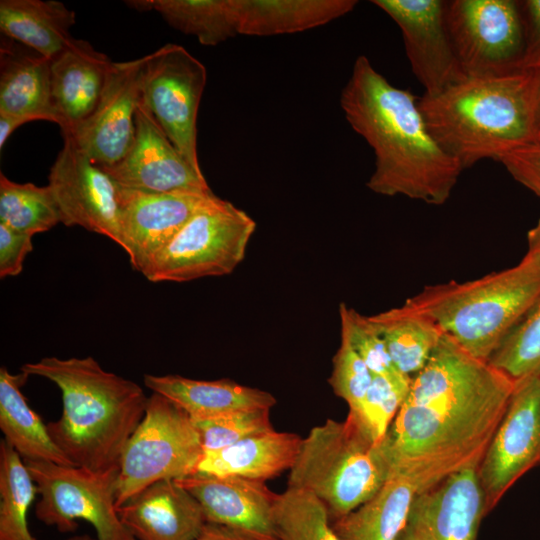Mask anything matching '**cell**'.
I'll return each mask as SVG.
<instances>
[{
    "mask_svg": "<svg viewBox=\"0 0 540 540\" xmlns=\"http://www.w3.org/2000/svg\"><path fill=\"white\" fill-rule=\"evenodd\" d=\"M29 375L0 368V429L24 461H46L74 466L54 443L47 424L29 406L21 388Z\"/></svg>",
    "mask_w": 540,
    "mask_h": 540,
    "instance_id": "obj_27",
    "label": "cell"
},
{
    "mask_svg": "<svg viewBox=\"0 0 540 540\" xmlns=\"http://www.w3.org/2000/svg\"><path fill=\"white\" fill-rule=\"evenodd\" d=\"M194 540H265L253 533L224 525L206 523Z\"/></svg>",
    "mask_w": 540,
    "mask_h": 540,
    "instance_id": "obj_42",
    "label": "cell"
},
{
    "mask_svg": "<svg viewBox=\"0 0 540 540\" xmlns=\"http://www.w3.org/2000/svg\"><path fill=\"white\" fill-rule=\"evenodd\" d=\"M540 462V374L516 381L507 410L477 470L488 510Z\"/></svg>",
    "mask_w": 540,
    "mask_h": 540,
    "instance_id": "obj_13",
    "label": "cell"
},
{
    "mask_svg": "<svg viewBox=\"0 0 540 540\" xmlns=\"http://www.w3.org/2000/svg\"><path fill=\"white\" fill-rule=\"evenodd\" d=\"M368 317L383 337L396 370L410 377L423 369L444 334L405 303Z\"/></svg>",
    "mask_w": 540,
    "mask_h": 540,
    "instance_id": "obj_29",
    "label": "cell"
},
{
    "mask_svg": "<svg viewBox=\"0 0 540 540\" xmlns=\"http://www.w3.org/2000/svg\"><path fill=\"white\" fill-rule=\"evenodd\" d=\"M24 463L40 495L35 506L39 521L67 533L77 529L80 519L95 528L97 540H136L117 513L119 465L92 471L46 461Z\"/></svg>",
    "mask_w": 540,
    "mask_h": 540,
    "instance_id": "obj_9",
    "label": "cell"
},
{
    "mask_svg": "<svg viewBox=\"0 0 540 540\" xmlns=\"http://www.w3.org/2000/svg\"><path fill=\"white\" fill-rule=\"evenodd\" d=\"M240 35L291 34L327 24L351 12L355 0H234Z\"/></svg>",
    "mask_w": 540,
    "mask_h": 540,
    "instance_id": "obj_25",
    "label": "cell"
},
{
    "mask_svg": "<svg viewBox=\"0 0 540 540\" xmlns=\"http://www.w3.org/2000/svg\"><path fill=\"white\" fill-rule=\"evenodd\" d=\"M419 107L432 136L463 169L499 160L536 136L530 74L467 77Z\"/></svg>",
    "mask_w": 540,
    "mask_h": 540,
    "instance_id": "obj_4",
    "label": "cell"
},
{
    "mask_svg": "<svg viewBox=\"0 0 540 540\" xmlns=\"http://www.w3.org/2000/svg\"><path fill=\"white\" fill-rule=\"evenodd\" d=\"M38 494L23 459L0 441V540H36L28 526L29 508Z\"/></svg>",
    "mask_w": 540,
    "mask_h": 540,
    "instance_id": "obj_31",
    "label": "cell"
},
{
    "mask_svg": "<svg viewBox=\"0 0 540 540\" xmlns=\"http://www.w3.org/2000/svg\"><path fill=\"white\" fill-rule=\"evenodd\" d=\"M113 61L89 42L75 39L51 60V94L62 135L95 110Z\"/></svg>",
    "mask_w": 540,
    "mask_h": 540,
    "instance_id": "obj_21",
    "label": "cell"
},
{
    "mask_svg": "<svg viewBox=\"0 0 540 540\" xmlns=\"http://www.w3.org/2000/svg\"><path fill=\"white\" fill-rule=\"evenodd\" d=\"M32 235L0 223V277H14L23 269L26 256L32 251Z\"/></svg>",
    "mask_w": 540,
    "mask_h": 540,
    "instance_id": "obj_40",
    "label": "cell"
},
{
    "mask_svg": "<svg viewBox=\"0 0 540 540\" xmlns=\"http://www.w3.org/2000/svg\"><path fill=\"white\" fill-rule=\"evenodd\" d=\"M202 455L191 417L168 398L152 393L119 460L116 507L157 481L195 474Z\"/></svg>",
    "mask_w": 540,
    "mask_h": 540,
    "instance_id": "obj_8",
    "label": "cell"
},
{
    "mask_svg": "<svg viewBox=\"0 0 540 540\" xmlns=\"http://www.w3.org/2000/svg\"><path fill=\"white\" fill-rule=\"evenodd\" d=\"M270 410L241 409L213 417L192 419L201 440L203 452L231 446L252 435L274 430Z\"/></svg>",
    "mask_w": 540,
    "mask_h": 540,
    "instance_id": "obj_36",
    "label": "cell"
},
{
    "mask_svg": "<svg viewBox=\"0 0 540 540\" xmlns=\"http://www.w3.org/2000/svg\"><path fill=\"white\" fill-rule=\"evenodd\" d=\"M516 386L443 334L386 435L391 472L423 492L478 470Z\"/></svg>",
    "mask_w": 540,
    "mask_h": 540,
    "instance_id": "obj_1",
    "label": "cell"
},
{
    "mask_svg": "<svg viewBox=\"0 0 540 540\" xmlns=\"http://www.w3.org/2000/svg\"><path fill=\"white\" fill-rule=\"evenodd\" d=\"M525 31V50L521 70L540 63V0L519 2Z\"/></svg>",
    "mask_w": 540,
    "mask_h": 540,
    "instance_id": "obj_41",
    "label": "cell"
},
{
    "mask_svg": "<svg viewBox=\"0 0 540 540\" xmlns=\"http://www.w3.org/2000/svg\"><path fill=\"white\" fill-rule=\"evenodd\" d=\"M487 511L477 470H464L417 494L397 540H476Z\"/></svg>",
    "mask_w": 540,
    "mask_h": 540,
    "instance_id": "obj_18",
    "label": "cell"
},
{
    "mask_svg": "<svg viewBox=\"0 0 540 540\" xmlns=\"http://www.w3.org/2000/svg\"><path fill=\"white\" fill-rule=\"evenodd\" d=\"M51 60L1 45L0 114L57 124L51 94Z\"/></svg>",
    "mask_w": 540,
    "mask_h": 540,
    "instance_id": "obj_24",
    "label": "cell"
},
{
    "mask_svg": "<svg viewBox=\"0 0 540 540\" xmlns=\"http://www.w3.org/2000/svg\"><path fill=\"white\" fill-rule=\"evenodd\" d=\"M274 531L276 540H342L323 502L313 493L294 487L278 494Z\"/></svg>",
    "mask_w": 540,
    "mask_h": 540,
    "instance_id": "obj_33",
    "label": "cell"
},
{
    "mask_svg": "<svg viewBox=\"0 0 540 540\" xmlns=\"http://www.w3.org/2000/svg\"><path fill=\"white\" fill-rule=\"evenodd\" d=\"M332 363L328 382L333 392L347 403L349 411H356L370 387L373 374L344 339H341Z\"/></svg>",
    "mask_w": 540,
    "mask_h": 540,
    "instance_id": "obj_38",
    "label": "cell"
},
{
    "mask_svg": "<svg viewBox=\"0 0 540 540\" xmlns=\"http://www.w3.org/2000/svg\"><path fill=\"white\" fill-rule=\"evenodd\" d=\"M402 32L406 55L424 95L433 96L467 78L448 30L447 1L373 0Z\"/></svg>",
    "mask_w": 540,
    "mask_h": 540,
    "instance_id": "obj_14",
    "label": "cell"
},
{
    "mask_svg": "<svg viewBox=\"0 0 540 540\" xmlns=\"http://www.w3.org/2000/svg\"><path fill=\"white\" fill-rule=\"evenodd\" d=\"M176 481L200 503L207 523L276 540L274 507L278 497L265 481L240 476L193 474Z\"/></svg>",
    "mask_w": 540,
    "mask_h": 540,
    "instance_id": "obj_19",
    "label": "cell"
},
{
    "mask_svg": "<svg viewBox=\"0 0 540 540\" xmlns=\"http://www.w3.org/2000/svg\"><path fill=\"white\" fill-rule=\"evenodd\" d=\"M419 493L407 478L390 473L364 504L332 522L342 540H397Z\"/></svg>",
    "mask_w": 540,
    "mask_h": 540,
    "instance_id": "obj_28",
    "label": "cell"
},
{
    "mask_svg": "<svg viewBox=\"0 0 540 540\" xmlns=\"http://www.w3.org/2000/svg\"><path fill=\"white\" fill-rule=\"evenodd\" d=\"M117 513L136 540H194L207 523L200 503L174 479L151 484Z\"/></svg>",
    "mask_w": 540,
    "mask_h": 540,
    "instance_id": "obj_20",
    "label": "cell"
},
{
    "mask_svg": "<svg viewBox=\"0 0 540 540\" xmlns=\"http://www.w3.org/2000/svg\"><path fill=\"white\" fill-rule=\"evenodd\" d=\"M138 11H155L174 29L192 35L202 45L215 46L240 35L234 0H135Z\"/></svg>",
    "mask_w": 540,
    "mask_h": 540,
    "instance_id": "obj_30",
    "label": "cell"
},
{
    "mask_svg": "<svg viewBox=\"0 0 540 540\" xmlns=\"http://www.w3.org/2000/svg\"><path fill=\"white\" fill-rule=\"evenodd\" d=\"M63 137L64 145L51 167L48 184L61 223L80 226L119 245L121 186L79 148L72 136Z\"/></svg>",
    "mask_w": 540,
    "mask_h": 540,
    "instance_id": "obj_12",
    "label": "cell"
},
{
    "mask_svg": "<svg viewBox=\"0 0 540 540\" xmlns=\"http://www.w3.org/2000/svg\"><path fill=\"white\" fill-rule=\"evenodd\" d=\"M390 472L386 437L374 441L348 412L344 421L327 419L302 439L288 487L313 493L333 522L372 498Z\"/></svg>",
    "mask_w": 540,
    "mask_h": 540,
    "instance_id": "obj_6",
    "label": "cell"
},
{
    "mask_svg": "<svg viewBox=\"0 0 540 540\" xmlns=\"http://www.w3.org/2000/svg\"><path fill=\"white\" fill-rule=\"evenodd\" d=\"M147 388L202 419L241 409H271L277 402L269 392L233 380H195L180 375H144Z\"/></svg>",
    "mask_w": 540,
    "mask_h": 540,
    "instance_id": "obj_23",
    "label": "cell"
},
{
    "mask_svg": "<svg viewBox=\"0 0 540 540\" xmlns=\"http://www.w3.org/2000/svg\"><path fill=\"white\" fill-rule=\"evenodd\" d=\"M339 315L341 339L351 345L373 375L397 372L383 337L368 316L360 314L343 302L339 305Z\"/></svg>",
    "mask_w": 540,
    "mask_h": 540,
    "instance_id": "obj_37",
    "label": "cell"
},
{
    "mask_svg": "<svg viewBox=\"0 0 540 540\" xmlns=\"http://www.w3.org/2000/svg\"><path fill=\"white\" fill-rule=\"evenodd\" d=\"M145 57L142 100L179 153L202 171L197 153V115L206 68L178 44L168 43Z\"/></svg>",
    "mask_w": 540,
    "mask_h": 540,
    "instance_id": "obj_11",
    "label": "cell"
},
{
    "mask_svg": "<svg viewBox=\"0 0 540 540\" xmlns=\"http://www.w3.org/2000/svg\"><path fill=\"white\" fill-rule=\"evenodd\" d=\"M412 377L400 372L373 375L370 387L356 411H349L376 442L386 437L405 401Z\"/></svg>",
    "mask_w": 540,
    "mask_h": 540,
    "instance_id": "obj_35",
    "label": "cell"
},
{
    "mask_svg": "<svg viewBox=\"0 0 540 540\" xmlns=\"http://www.w3.org/2000/svg\"><path fill=\"white\" fill-rule=\"evenodd\" d=\"M528 251L540 259V218L537 224L528 232Z\"/></svg>",
    "mask_w": 540,
    "mask_h": 540,
    "instance_id": "obj_44",
    "label": "cell"
},
{
    "mask_svg": "<svg viewBox=\"0 0 540 540\" xmlns=\"http://www.w3.org/2000/svg\"><path fill=\"white\" fill-rule=\"evenodd\" d=\"M340 106L374 152L375 169L366 183L372 192L431 205L448 200L464 169L432 136L414 94L392 85L360 55Z\"/></svg>",
    "mask_w": 540,
    "mask_h": 540,
    "instance_id": "obj_2",
    "label": "cell"
},
{
    "mask_svg": "<svg viewBox=\"0 0 540 540\" xmlns=\"http://www.w3.org/2000/svg\"><path fill=\"white\" fill-rule=\"evenodd\" d=\"M133 143L118 163L100 166L119 185L144 192L212 193L202 171L179 153L142 100Z\"/></svg>",
    "mask_w": 540,
    "mask_h": 540,
    "instance_id": "obj_16",
    "label": "cell"
},
{
    "mask_svg": "<svg viewBox=\"0 0 540 540\" xmlns=\"http://www.w3.org/2000/svg\"><path fill=\"white\" fill-rule=\"evenodd\" d=\"M530 74L536 134H540V63L526 69Z\"/></svg>",
    "mask_w": 540,
    "mask_h": 540,
    "instance_id": "obj_43",
    "label": "cell"
},
{
    "mask_svg": "<svg viewBox=\"0 0 540 540\" xmlns=\"http://www.w3.org/2000/svg\"><path fill=\"white\" fill-rule=\"evenodd\" d=\"M302 439L295 433L276 430L252 435L223 449L203 452L195 474L266 481L290 471Z\"/></svg>",
    "mask_w": 540,
    "mask_h": 540,
    "instance_id": "obj_22",
    "label": "cell"
},
{
    "mask_svg": "<svg viewBox=\"0 0 540 540\" xmlns=\"http://www.w3.org/2000/svg\"><path fill=\"white\" fill-rule=\"evenodd\" d=\"M20 371L46 378L60 389L62 413L47 428L74 466L104 471L119 465L148 402L136 382L104 370L91 356L44 357Z\"/></svg>",
    "mask_w": 540,
    "mask_h": 540,
    "instance_id": "obj_3",
    "label": "cell"
},
{
    "mask_svg": "<svg viewBox=\"0 0 540 540\" xmlns=\"http://www.w3.org/2000/svg\"><path fill=\"white\" fill-rule=\"evenodd\" d=\"M539 297L540 259L527 252L515 266L478 279L427 285L405 304L488 361Z\"/></svg>",
    "mask_w": 540,
    "mask_h": 540,
    "instance_id": "obj_5",
    "label": "cell"
},
{
    "mask_svg": "<svg viewBox=\"0 0 540 540\" xmlns=\"http://www.w3.org/2000/svg\"><path fill=\"white\" fill-rule=\"evenodd\" d=\"M65 540H97V539H93L91 536H89L88 534H84V535H76V536H72V537H69Z\"/></svg>",
    "mask_w": 540,
    "mask_h": 540,
    "instance_id": "obj_45",
    "label": "cell"
},
{
    "mask_svg": "<svg viewBox=\"0 0 540 540\" xmlns=\"http://www.w3.org/2000/svg\"><path fill=\"white\" fill-rule=\"evenodd\" d=\"M488 362L514 381L540 374V297L505 336Z\"/></svg>",
    "mask_w": 540,
    "mask_h": 540,
    "instance_id": "obj_34",
    "label": "cell"
},
{
    "mask_svg": "<svg viewBox=\"0 0 540 540\" xmlns=\"http://www.w3.org/2000/svg\"><path fill=\"white\" fill-rule=\"evenodd\" d=\"M145 60L143 56L113 62L95 110L70 133L64 134L72 136L79 148L99 166L118 163L133 143Z\"/></svg>",
    "mask_w": 540,
    "mask_h": 540,
    "instance_id": "obj_15",
    "label": "cell"
},
{
    "mask_svg": "<svg viewBox=\"0 0 540 540\" xmlns=\"http://www.w3.org/2000/svg\"><path fill=\"white\" fill-rule=\"evenodd\" d=\"M0 223L33 236L61 223V214L48 185L17 183L0 173Z\"/></svg>",
    "mask_w": 540,
    "mask_h": 540,
    "instance_id": "obj_32",
    "label": "cell"
},
{
    "mask_svg": "<svg viewBox=\"0 0 540 540\" xmlns=\"http://www.w3.org/2000/svg\"><path fill=\"white\" fill-rule=\"evenodd\" d=\"M509 174L540 197V134L499 160Z\"/></svg>",
    "mask_w": 540,
    "mask_h": 540,
    "instance_id": "obj_39",
    "label": "cell"
},
{
    "mask_svg": "<svg viewBox=\"0 0 540 540\" xmlns=\"http://www.w3.org/2000/svg\"><path fill=\"white\" fill-rule=\"evenodd\" d=\"M446 19L466 77L503 76L521 71L525 31L519 2L447 1Z\"/></svg>",
    "mask_w": 540,
    "mask_h": 540,
    "instance_id": "obj_10",
    "label": "cell"
},
{
    "mask_svg": "<svg viewBox=\"0 0 540 540\" xmlns=\"http://www.w3.org/2000/svg\"><path fill=\"white\" fill-rule=\"evenodd\" d=\"M255 229V221L245 211L214 194L142 274L151 282H187L230 274L244 259Z\"/></svg>",
    "mask_w": 540,
    "mask_h": 540,
    "instance_id": "obj_7",
    "label": "cell"
},
{
    "mask_svg": "<svg viewBox=\"0 0 540 540\" xmlns=\"http://www.w3.org/2000/svg\"><path fill=\"white\" fill-rule=\"evenodd\" d=\"M75 22V12L59 1H0L1 32L49 60L74 40L70 29Z\"/></svg>",
    "mask_w": 540,
    "mask_h": 540,
    "instance_id": "obj_26",
    "label": "cell"
},
{
    "mask_svg": "<svg viewBox=\"0 0 540 540\" xmlns=\"http://www.w3.org/2000/svg\"><path fill=\"white\" fill-rule=\"evenodd\" d=\"M213 195V192H144L121 186L119 246L127 253L133 269L142 273Z\"/></svg>",
    "mask_w": 540,
    "mask_h": 540,
    "instance_id": "obj_17",
    "label": "cell"
}]
</instances>
